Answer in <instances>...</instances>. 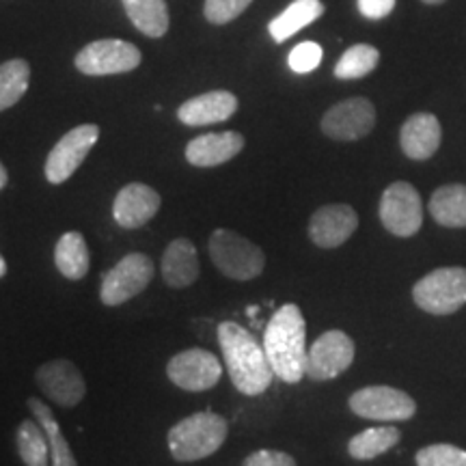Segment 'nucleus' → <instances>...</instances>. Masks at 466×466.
<instances>
[{"label": "nucleus", "mask_w": 466, "mask_h": 466, "mask_svg": "<svg viewBox=\"0 0 466 466\" xmlns=\"http://www.w3.org/2000/svg\"><path fill=\"white\" fill-rule=\"evenodd\" d=\"M217 337L233 387L250 398L268 391L275 371H272L266 350L259 346L253 333L229 319V322L218 324Z\"/></svg>", "instance_id": "f257e3e1"}, {"label": "nucleus", "mask_w": 466, "mask_h": 466, "mask_svg": "<svg viewBox=\"0 0 466 466\" xmlns=\"http://www.w3.org/2000/svg\"><path fill=\"white\" fill-rule=\"evenodd\" d=\"M264 350L279 380L299 384L307 367V322L300 307L288 302L266 326Z\"/></svg>", "instance_id": "f03ea898"}, {"label": "nucleus", "mask_w": 466, "mask_h": 466, "mask_svg": "<svg viewBox=\"0 0 466 466\" xmlns=\"http://www.w3.org/2000/svg\"><path fill=\"white\" fill-rule=\"evenodd\" d=\"M229 436V423L223 415L201 410L184 417L167 432V447L175 462H197L214 456Z\"/></svg>", "instance_id": "7ed1b4c3"}, {"label": "nucleus", "mask_w": 466, "mask_h": 466, "mask_svg": "<svg viewBox=\"0 0 466 466\" xmlns=\"http://www.w3.org/2000/svg\"><path fill=\"white\" fill-rule=\"evenodd\" d=\"M208 250L220 275L233 281H253L266 268L264 250L231 229L214 231L209 236Z\"/></svg>", "instance_id": "20e7f679"}, {"label": "nucleus", "mask_w": 466, "mask_h": 466, "mask_svg": "<svg viewBox=\"0 0 466 466\" xmlns=\"http://www.w3.org/2000/svg\"><path fill=\"white\" fill-rule=\"evenodd\" d=\"M412 300L430 316H451L460 311L466 305V268H436L415 283Z\"/></svg>", "instance_id": "39448f33"}, {"label": "nucleus", "mask_w": 466, "mask_h": 466, "mask_svg": "<svg viewBox=\"0 0 466 466\" xmlns=\"http://www.w3.org/2000/svg\"><path fill=\"white\" fill-rule=\"evenodd\" d=\"M350 410L360 419L380 423L408 421L415 417L417 401L410 395L387 384H371L350 395Z\"/></svg>", "instance_id": "423d86ee"}, {"label": "nucleus", "mask_w": 466, "mask_h": 466, "mask_svg": "<svg viewBox=\"0 0 466 466\" xmlns=\"http://www.w3.org/2000/svg\"><path fill=\"white\" fill-rule=\"evenodd\" d=\"M156 268L145 253H127L102 277L100 299L106 307H119L132 300L154 281Z\"/></svg>", "instance_id": "0eeeda50"}, {"label": "nucleus", "mask_w": 466, "mask_h": 466, "mask_svg": "<svg viewBox=\"0 0 466 466\" xmlns=\"http://www.w3.org/2000/svg\"><path fill=\"white\" fill-rule=\"evenodd\" d=\"M380 223L384 229L398 238L417 236L423 225V203L421 195L412 184L393 182L382 192Z\"/></svg>", "instance_id": "6e6552de"}, {"label": "nucleus", "mask_w": 466, "mask_h": 466, "mask_svg": "<svg viewBox=\"0 0 466 466\" xmlns=\"http://www.w3.org/2000/svg\"><path fill=\"white\" fill-rule=\"evenodd\" d=\"M354 341L343 330H326L307 352L305 376L313 382H326L341 376L354 363Z\"/></svg>", "instance_id": "1a4fd4ad"}, {"label": "nucleus", "mask_w": 466, "mask_h": 466, "mask_svg": "<svg viewBox=\"0 0 466 466\" xmlns=\"http://www.w3.org/2000/svg\"><path fill=\"white\" fill-rule=\"evenodd\" d=\"M167 376L175 387L190 393H201L217 387L223 376V367L209 350L188 348L168 360Z\"/></svg>", "instance_id": "9d476101"}, {"label": "nucleus", "mask_w": 466, "mask_h": 466, "mask_svg": "<svg viewBox=\"0 0 466 466\" xmlns=\"http://www.w3.org/2000/svg\"><path fill=\"white\" fill-rule=\"evenodd\" d=\"M141 50L121 39H100L76 55V67L85 76L127 74L141 66Z\"/></svg>", "instance_id": "9b49d317"}, {"label": "nucleus", "mask_w": 466, "mask_h": 466, "mask_svg": "<svg viewBox=\"0 0 466 466\" xmlns=\"http://www.w3.org/2000/svg\"><path fill=\"white\" fill-rule=\"evenodd\" d=\"M97 138H100V127L96 124H83L69 130L48 154L44 168L46 179L50 184L67 182L89 156Z\"/></svg>", "instance_id": "f8f14e48"}, {"label": "nucleus", "mask_w": 466, "mask_h": 466, "mask_svg": "<svg viewBox=\"0 0 466 466\" xmlns=\"http://www.w3.org/2000/svg\"><path fill=\"white\" fill-rule=\"evenodd\" d=\"M376 108L367 97H350L326 110L322 132L335 141H359L374 130Z\"/></svg>", "instance_id": "ddd939ff"}, {"label": "nucleus", "mask_w": 466, "mask_h": 466, "mask_svg": "<svg viewBox=\"0 0 466 466\" xmlns=\"http://www.w3.org/2000/svg\"><path fill=\"white\" fill-rule=\"evenodd\" d=\"M35 382L39 391L55 404L63 408H74L85 400L86 384L80 370L72 360L56 359L48 360L35 371Z\"/></svg>", "instance_id": "4468645a"}, {"label": "nucleus", "mask_w": 466, "mask_h": 466, "mask_svg": "<svg viewBox=\"0 0 466 466\" xmlns=\"http://www.w3.org/2000/svg\"><path fill=\"white\" fill-rule=\"evenodd\" d=\"M359 229V214L346 203H330L313 212L309 220V240L319 248H337Z\"/></svg>", "instance_id": "2eb2a0df"}, {"label": "nucleus", "mask_w": 466, "mask_h": 466, "mask_svg": "<svg viewBox=\"0 0 466 466\" xmlns=\"http://www.w3.org/2000/svg\"><path fill=\"white\" fill-rule=\"evenodd\" d=\"M160 195L147 184L132 182L116 192L113 218L121 229H141L158 214Z\"/></svg>", "instance_id": "dca6fc26"}, {"label": "nucleus", "mask_w": 466, "mask_h": 466, "mask_svg": "<svg viewBox=\"0 0 466 466\" xmlns=\"http://www.w3.org/2000/svg\"><path fill=\"white\" fill-rule=\"evenodd\" d=\"M238 110V97L231 91H208L190 97L177 108V119L184 126L201 127L212 124H223L231 119Z\"/></svg>", "instance_id": "f3484780"}, {"label": "nucleus", "mask_w": 466, "mask_h": 466, "mask_svg": "<svg viewBox=\"0 0 466 466\" xmlns=\"http://www.w3.org/2000/svg\"><path fill=\"white\" fill-rule=\"evenodd\" d=\"M244 149V137L240 132H212L192 138L186 145V160L192 167H218L236 158Z\"/></svg>", "instance_id": "a211bd4d"}, {"label": "nucleus", "mask_w": 466, "mask_h": 466, "mask_svg": "<svg viewBox=\"0 0 466 466\" xmlns=\"http://www.w3.org/2000/svg\"><path fill=\"white\" fill-rule=\"evenodd\" d=\"M441 121L432 113H415L400 130L401 151L410 160H430L441 147Z\"/></svg>", "instance_id": "6ab92c4d"}, {"label": "nucleus", "mask_w": 466, "mask_h": 466, "mask_svg": "<svg viewBox=\"0 0 466 466\" xmlns=\"http://www.w3.org/2000/svg\"><path fill=\"white\" fill-rule=\"evenodd\" d=\"M162 279L168 288L184 289L190 288L192 283L199 279V255H197V247L188 238H177L168 244L165 253H162Z\"/></svg>", "instance_id": "aec40b11"}, {"label": "nucleus", "mask_w": 466, "mask_h": 466, "mask_svg": "<svg viewBox=\"0 0 466 466\" xmlns=\"http://www.w3.org/2000/svg\"><path fill=\"white\" fill-rule=\"evenodd\" d=\"M55 266L69 281H80L89 275L91 255L80 231H67L58 238L55 247Z\"/></svg>", "instance_id": "412c9836"}, {"label": "nucleus", "mask_w": 466, "mask_h": 466, "mask_svg": "<svg viewBox=\"0 0 466 466\" xmlns=\"http://www.w3.org/2000/svg\"><path fill=\"white\" fill-rule=\"evenodd\" d=\"M430 214L441 227L464 229L466 227V186L447 184L434 190L430 199Z\"/></svg>", "instance_id": "4be33fe9"}, {"label": "nucleus", "mask_w": 466, "mask_h": 466, "mask_svg": "<svg viewBox=\"0 0 466 466\" xmlns=\"http://www.w3.org/2000/svg\"><path fill=\"white\" fill-rule=\"evenodd\" d=\"M322 0H294L281 15H277L275 20L268 25V31H270L272 39H275L277 44H283L288 42L291 35L299 33L300 28L313 25L318 17H322Z\"/></svg>", "instance_id": "5701e85b"}, {"label": "nucleus", "mask_w": 466, "mask_h": 466, "mask_svg": "<svg viewBox=\"0 0 466 466\" xmlns=\"http://www.w3.org/2000/svg\"><path fill=\"white\" fill-rule=\"evenodd\" d=\"M401 441V432L395 425H378V428L363 430L348 441V456L352 460H376L391 451Z\"/></svg>", "instance_id": "b1692460"}, {"label": "nucleus", "mask_w": 466, "mask_h": 466, "mask_svg": "<svg viewBox=\"0 0 466 466\" xmlns=\"http://www.w3.org/2000/svg\"><path fill=\"white\" fill-rule=\"evenodd\" d=\"M26 406H28V410L33 412V417L37 419L39 425L44 428L46 436H48L52 466H78V462H76V458H74L72 447H69V442L66 439V434H63L61 425L56 423L55 415H52L50 406L37 398H28Z\"/></svg>", "instance_id": "393cba45"}, {"label": "nucleus", "mask_w": 466, "mask_h": 466, "mask_svg": "<svg viewBox=\"0 0 466 466\" xmlns=\"http://www.w3.org/2000/svg\"><path fill=\"white\" fill-rule=\"evenodd\" d=\"M134 26L147 37H162L168 31L167 0H121Z\"/></svg>", "instance_id": "a878e982"}, {"label": "nucleus", "mask_w": 466, "mask_h": 466, "mask_svg": "<svg viewBox=\"0 0 466 466\" xmlns=\"http://www.w3.org/2000/svg\"><path fill=\"white\" fill-rule=\"evenodd\" d=\"M15 447L25 466L50 464V442L37 419H25L17 425Z\"/></svg>", "instance_id": "bb28decb"}, {"label": "nucleus", "mask_w": 466, "mask_h": 466, "mask_svg": "<svg viewBox=\"0 0 466 466\" xmlns=\"http://www.w3.org/2000/svg\"><path fill=\"white\" fill-rule=\"evenodd\" d=\"M31 83V67L25 58H11L0 66V113L25 97Z\"/></svg>", "instance_id": "cd10ccee"}, {"label": "nucleus", "mask_w": 466, "mask_h": 466, "mask_svg": "<svg viewBox=\"0 0 466 466\" xmlns=\"http://www.w3.org/2000/svg\"><path fill=\"white\" fill-rule=\"evenodd\" d=\"M380 63V52L370 44H357L343 52V56L337 61L335 76L339 80H357L370 76Z\"/></svg>", "instance_id": "c85d7f7f"}, {"label": "nucleus", "mask_w": 466, "mask_h": 466, "mask_svg": "<svg viewBox=\"0 0 466 466\" xmlns=\"http://www.w3.org/2000/svg\"><path fill=\"white\" fill-rule=\"evenodd\" d=\"M417 466H466V451L450 442H436L417 451Z\"/></svg>", "instance_id": "c756f323"}, {"label": "nucleus", "mask_w": 466, "mask_h": 466, "mask_svg": "<svg viewBox=\"0 0 466 466\" xmlns=\"http://www.w3.org/2000/svg\"><path fill=\"white\" fill-rule=\"evenodd\" d=\"M250 3L253 0H206L203 14L212 25H227V22L236 20L244 9H248Z\"/></svg>", "instance_id": "7c9ffc66"}, {"label": "nucleus", "mask_w": 466, "mask_h": 466, "mask_svg": "<svg viewBox=\"0 0 466 466\" xmlns=\"http://www.w3.org/2000/svg\"><path fill=\"white\" fill-rule=\"evenodd\" d=\"M322 56H324V52L316 42H302L289 52L288 63H289L291 72L309 74V72H313L319 63H322Z\"/></svg>", "instance_id": "2f4dec72"}, {"label": "nucleus", "mask_w": 466, "mask_h": 466, "mask_svg": "<svg viewBox=\"0 0 466 466\" xmlns=\"http://www.w3.org/2000/svg\"><path fill=\"white\" fill-rule=\"evenodd\" d=\"M242 466H299V464H296V460L285 451L259 450V451L248 453V456L242 460Z\"/></svg>", "instance_id": "473e14b6"}, {"label": "nucleus", "mask_w": 466, "mask_h": 466, "mask_svg": "<svg viewBox=\"0 0 466 466\" xmlns=\"http://www.w3.org/2000/svg\"><path fill=\"white\" fill-rule=\"evenodd\" d=\"M359 11L370 20H382L395 9V0H357Z\"/></svg>", "instance_id": "72a5a7b5"}, {"label": "nucleus", "mask_w": 466, "mask_h": 466, "mask_svg": "<svg viewBox=\"0 0 466 466\" xmlns=\"http://www.w3.org/2000/svg\"><path fill=\"white\" fill-rule=\"evenodd\" d=\"M7 182H9L7 168H5V167H3V162H0V190H3L5 186H7Z\"/></svg>", "instance_id": "f704fd0d"}, {"label": "nucleus", "mask_w": 466, "mask_h": 466, "mask_svg": "<svg viewBox=\"0 0 466 466\" xmlns=\"http://www.w3.org/2000/svg\"><path fill=\"white\" fill-rule=\"evenodd\" d=\"M7 275V261L3 259V255H0V279Z\"/></svg>", "instance_id": "c9c22d12"}, {"label": "nucleus", "mask_w": 466, "mask_h": 466, "mask_svg": "<svg viewBox=\"0 0 466 466\" xmlns=\"http://www.w3.org/2000/svg\"><path fill=\"white\" fill-rule=\"evenodd\" d=\"M425 5H439V3H445V0H423Z\"/></svg>", "instance_id": "e433bc0d"}]
</instances>
